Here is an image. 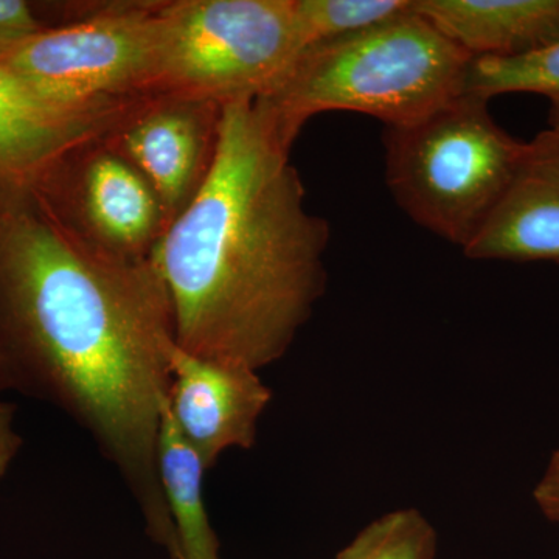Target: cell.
<instances>
[{"label":"cell","instance_id":"cell-20","mask_svg":"<svg viewBox=\"0 0 559 559\" xmlns=\"http://www.w3.org/2000/svg\"><path fill=\"white\" fill-rule=\"evenodd\" d=\"M550 103V132L559 142V97L551 98Z\"/></svg>","mask_w":559,"mask_h":559},{"label":"cell","instance_id":"cell-1","mask_svg":"<svg viewBox=\"0 0 559 559\" xmlns=\"http://www.w3.org/2000/svg\"><path fill=\"white\" fill-rule=\"evenodd\" d=\"M175 345L151 257L102 248L39 193L0 204V392L49 401L86 430L179 559L157 466Z\"/></svg>","mask_w":559,"mask_h":559},{"label":"cell","instance_id":"cell-10","mask_svg":"<svg viewBox=\"0 0 559 559\" xmlns=\"http://www.w3.org/2000/svg\"><path fill=\"white\" fill-rule=\"evenodd\" d=\"M271 400V389L259 371L197 358L178 345L171 349L168 409L205 471L224 452L255 444L261 415Z\"/></svg>","mask_w":559,"mask_h":559},{"label":"cell","instance_id":"cell-12","mask_svg":"<svg viewBox=\"0 0 559 559\" xmlns=\"http://www.w3.org/2000/svg\"><path fill=\"white\" fill-rule=\"evenodd\" d=\"M471 57H518L559 39V0H414Z\"/></svg>","mask_w":559,"mask_h":559},{"label":"cell","instance_id":"cell-9","mask_svg":"<svg viewBox=\"0 0 559 559\" xmlns=\"http://www.w3.org/2000/svg\"><path fill=\"white\" fill-rule=\"evenodd\" d=\"M218 103L153 97L140 103L106 140L156 193L168 226L197 197L218 145Z\"/></svg>","mask_w":559,"mask_h":559},{"label":"cell","instance_id":"cell-11","mask_svg":"<svg viewBox=\"0 0 559 559\" xmlns=\"http://www.w3.org/2000/svg\"><path fill=\"white\" fill-rule=\"evenodd\" d=\"M463 253L473 260L559 261V142L550 131L527 143L509 187Z\"/></svg>","mask_w":559,"mask_h":559},{"label":"cell","instance_id":"cell-2","mask_svg":"<svg viewBox=\"0 0 559 559\" xmlns=\"http://www.w3.org/2000/svg\"><path fill=\"white\" fill-rule=\"evenodd\" d=\"M289 151L263 103L223 105L209 176L151 252L189 355L266 369L325 294L330 226L307 209Z\"/></svg>","mask_w":559,"mask_h":559},{"label":"cell","instance_id":"cell-8","mask_svg":"<svg viewBox=\"0 0 559 559\" xmlns=\"http://www.w3.org/2000/svg\"><path fill=\"white\" fill-rule=\"evenodd\" d=\"M143 100L57 105L0 64V204L36 193L70 154L116 130Z\"/></svg>","mask_w":559,"mask_h":559},{"label":"cell","instance_id":"cell-18","mask_svg":"<svg viewBox=\"0 0 559 559\" xmlns=\"http://www.w3.org/2000/svg\"><path fill=\"white\" fill-rule=\"evenodd\" d=\"M22 437L14 425V409L11 404L0 401V481L20 454Z\"/></svg>","mask_w":559,"mask_h":559},{"label":"cell","instance_id":"cell-13","mask_svg":"<svg viewBox=\"0 0 559 559\" xmlns=\"http://www.w3.org/2000/svg\"><path fill=\"white\" fill-rule=\"evenodd\" d=\"M157 466L178 540L179 559H221L219 540L204 502V465L173 421L162 414Z\"/></svg>","mask_w":559,"mask_h":559},{"label":"cell","instance_id":"cell-14","mask_svg":"<svg viewBox=\"0 0 559 559\" xmlns=\"http://www.w3.org/2000/svg\"><path fill=\"white\" fill-rule=\"evenodd\" d=\"M463 92L487 100L516 92L559 97V39L518 57H473Z\"/></svg>","mask_w":559,"mask_h":559},{"label":"cell","instance_id":"cell-7","mask_svg":"<svg viewBox=\"0 0 559 559\" xmlns=\"http://www.w3.org/2000/svg\"><path fill=\"white\" fill-rule=\"evenodd\" d=\"M36 193L102 248L148 259L167 230L148 180L105 138L70 154Z\"/></svg>","mask_w":559,"mask_h":559},{"label":"cell","instance_id":"cell-6","mask_svg":"<svg viewBox=\"0 0 559 559\" xmlns=\"http://www.w3.org/2000/svg\"><path fill=\"white\" fill-rule=\"evenodd\" d=\"M157 2L103 7L86 20L0 49V64L46 100L97 108L153 97Z\"/></svg>","mask_w":559,"mask_h":559},{"label":"cell","instance_id":"cell-16","mask_svg":"<svg viewBox=\"0 0 559 559\" xmlns=\"http://www.w3.org/2000/svg\"><path fill=\"white\" fill-rule=\"evenodd\" d=\"M437 547L432 524L418 510L403 509L370 522L336 559H436Z\"/></svg>","mask_w":559,"mask_h":559},{"label":"cell","instance_id":"cell-17","mask_svg":"<svg viewBox=\"0 0 559 559\" xmlns=\"http://www.w3.org/2000/svg\"><path fill=\"white\" fill-rule=\"evenodd\" d=\"M32 7L22 0H0V49L43 31Z\"/></svg>","mask_w":559,"mask_h":559},{"label":"cell","instance_id":"cell-15","mask_svg":"<svg viewBox=\"0 0 559 559\" xmlns=\"http://www.w3.org/2000/svg\"><path fill=\"white\" fill-rule=\"evenodd\" d=\"M414 0H294L305 50L409 13Z\"/></svg>","mask_w":559,"mask_h":559},{"label":"cell","instance_id":"cell-4","mask_svg":"<svg viewBox=\"0 0 559 559\" xmlns=\"http://www.w3.org/2000/svg\"><path fill=\"white\" fill-rule=\"evenodd\" d=\"M487 98L460 94L412 123L384 127L385 182L418 226L465 250L485 226L527 143L492 119Z\"/></svg>","mask_w":559,"mask_h":559},{"label":"cell","instance_id":"cell-19","mask_svg":"<svg viewBox=\"0 0 559 559\" xmlns=\"http://www.w3.org/2000/svg\"><path fill=\"white\" fill-rule=\"evenodd\" d=\"M533 496L540 511L559 524V450L551 455L549 466Z\"/></svg>","mask_w":559,"mask_h":559},{"label":"cell","instance_id":"cell-3","mask_svg":"<svg viewBox=\"0 0 559 559\" xmlns=\"http://www.w3.org/2000/svg\"><path fill=\"white\" fill-rule=\"evenodd\" d=\"M473 57L412 10L300 55L288 75L259 98L293 146L318 114H367L384 127L412 123L463 94Z\"/></svg>","mask_w":559,"mask_h":559},{"label":"cell","instance_id":"cell-5","mask_svg":"<svg viewBox=\"0 0 559 559\" xmlns=\"http://www.w3.org/2000/svg\"><path fill=\"white\" fill-rule=\"evenodd\" d=\"M153 97L259 100L305 51L294 0L157 2Z\"/></svg>","mask_w":559,"mask_h":559}]
</instances>
